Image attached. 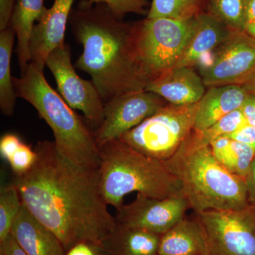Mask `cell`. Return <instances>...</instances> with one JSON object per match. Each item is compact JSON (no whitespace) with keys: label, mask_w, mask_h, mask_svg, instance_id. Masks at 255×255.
I'll return each instance as SVG.
<instances>
[{"label":"cell","mask_w":255,"mask_h":255,"mask_svg":"<svg viewBox=\"0 0 255 255\" xmlns=\"http://www.w3.org/2000/svg\"><path fill=\"white\" fill-rule=\"evenodd\" d=\"M22 206L21 196L14 184L0 191V243L11 233V227Z\"/></svg>","instance_id":"484cf974"},{"label":"cell","mask_w":255,"mask_h":255,"mask_svg":"<svg viewBox=\"0 0 255 255\" xmlns=\"http://www.w3.org/2000/svg\"><path fill=\"white\" fill-rule=\"evenodd\" d=\"M205 233L208 255H255V207L194 213Z\"/></svg>","instance_id":"ba28073f"},{"label":"cell","mask_w":255,"mask_h":255,"mask_svg":"<svg viewBox=\"0 0 255 255\" xmlns=\"http://www.w3.org/2000/svg\"><path fill=\"white\" fill-rule=\"evenodd\" d=\"M0 249L4 255H28L20 248L11 233L2 243H0Z\"/></svg>","instance_id":"836d02e7"},{"label":"cell","mask_w":255,"mask_h":255,"mask_svg":"<svg viewBox=\"0 0 255 255\" xmlns=\"http://www.w3.org/2000/svg\"><path fill=\"white\" fill-rule=\"evenodd\" d=\"M246 184L250 204L255 207V158L246 178Z\"/></svg>","instance_id":"e575fe53"},{"label":"cell","mask_w":255,"mask_h":255,"mask_svg":"<svg viewBox=\"0 0 255 255\" xmlns=\"http://www.w3.org/2000/svg\"><path fill=\"white\" fill-rule=\"evenodd\" d=\"M246 124V120L243 112L241 109H239L228 114L205 130L201 131L193 130L191 135L200 145H210L211 142L218 137L226 136L233 133Z\"/></svg>","instance_id":"d4e9b609"},{"label":"cell","mask_w":255,"mask_h":255,"mask_svg":"<svg viewBox=\"0 0 255 255\" xmlns=\"http://www.w3.org/2000/svg\"><path fill=\"white\" fill-rule=\"evenodd\" d=\"M75 0H55L33 27L30 40L31 63L43 70L48 55L65 44V33Z\"/></svg>","instance_id":"4fadbf2b"},{"label":"cell","mask_w":255,"mask_h":255,"mask_svg":"<svg viewBox=\"0 0 255 255\" xmlns=\"http://www.w3.org/2000/svg\"><path fill=\"white\" fill-rule=\"evenodd\" d=\"M16 0H0V31L9 25Z\"/></svg>","instance_id":"1f68e13d"},{"label":"cell","mask_w":255,"mask_h":255,"mask_svg":"<svg viewBox=\"0 0 255 255\" xmlns=\"http://www.w3.org/2000/svg\"><path fill=\"white\" fill-rule=\"evenodd\" d=\"M22 142L21 138L16 134L6 133L2 135L0 140V154L1 157L8 162Z\"/></svg>","instance_id":"f1b7e54d"},{"label":"cell","mask_w":255,"mask_h":255,"mask_svg":"<svg viewBox=\"0 0 255 255\" xmlns=\"http://www.w3.org/2000/svg\"><path fill=\"white\" fill-rule=\"evenodd\" d=\"M37 159L38 154L34 148L23 142L8 162L14 176H20L28 172L36 163Z\"/></svg>","instance_id":"83f0119b"},{"label":"cell","mask_w":255,"mask_h":255,"mask_svg":"<svg viewBox=\"0 0 255 255\" xmlns=\"http://www.w3.org/2000/svg\"><path fill=\"white\" fill-rule=\"evenodd\" d=\"M244 31L255 38V21L247 23Z\"/></svg>","instance_id":"74e56055"},{"label":"cell","mask_w":255,"mask_h":255,"mask_svg":"<svg viewBox=\"0 0 255 255\" xmlns=\"http://www.w3.org/2000/svg\"><path fill=\"white\" fill-rule=\"evenodd\" d=\"M248 95L242 85L209 87L196 106L193 130H205L228 114L239 110Z\"/></svg>","instance_id":"2e32d148"},{"label":"cell","mask_w":255,"mask_h":255,"mask_svg":"<svg viewBox=\"0 0 255 255\" xmlns=\"http://www.w3.org/2000/svg\"><path fill=\"white\" fill-rule=\"evenodd\" d=\"M196 25V16L188 19L146 17L132 22L134 55L147 85L175 68Z\"/></svg>","instance_id":"8992f818"},{"label":"cell","mask_w":255,"mask_h":255,"mask_svg":"<svg viewBox=\"0 0 255 255\" xmlns=\"http://www.w3.org/2000/svg\"><path fill=\"white\" fill-rule=\"evenodd\" d=\"M160 235L119 227L102 244L106 255H158Z\"/></svg>","instance_id":"ffe728a7"},{"label":"cell","mask_w":255,"mask_h":255,"mask_svg":"<svg viewBox=\"0 0 255 255\" xmlns=\"http://www.w3.org/2000/svg\"><path fill=\"white\" fill-rule=\"evenodd\" d=\"M167 104L159 95L145 90L114 97L105 104L103 123L93 132L96 143L99 147L120 138Z\"/></svg>","instance_id":"8fae6325"},{"label":"cell","mask_w":255,"mask_h":255,"mask_svg":"<svg viewBox=\"0 0 255 255\" xmlns=\"http://www.w3.org/2000/svg\"><path fill=\"white\" fill-rule=\"evenodd\" d=\"M158 255H208L205 233L195 216H185L161 236Z\"/></svg>","instance_id":"ac0fdd59"},{"label":"cell","mask_w":255,"mask_h":255,"mask_svg":"<svg viewBox=\"0 0 255 255\" xmlns=\"http://www.w3.org/2000/svg\"><path fill=\"white\" fill-rule=\"evenodd\" d=\"M164 163L179 180L183 195L194 213L251 205L246 180L225 168L210 145L198 143L191 133Z\"/></svg>","instance_id":"3957f363"},{"label":"cell","mask_w":255,"mask_h":255,"mask_svg":"<svg viewBox=\"0 0 255 255\" xmlns=\"http://www.w3.org/2000/svg\"><path fill=\"white\" fill-rule=\"evenodd\" d=\"M45 0H16L9 25L17 38L16 54L21 73L31 60L30 40L35 22L41 20L47 9Z\"/></svg>","instance_id":"d6986e66"},{"label":"cell","mask_w":255,"mask_h":255,"mask_svg":"<svg viewBox=\"0 0 255 255\" xmlns=\"http://www.w3.org/2000/svg\"><path fill=\"white\" fill-rule=\"evenodd\" d=\"M69 22L83 46L75 68L90 75L104 103L127 92L145 90L147 82L137 66L132 48V23L112 14L105 4L81 0Z\"/></svg>","instance_id":"7a4b0ae2"},{"label":"cell","mask_w":255,"mask_h":255,"mask_svg":"<svg viewBox=\"0 0 255 255\" xmlns=\"http://www.w3.org/2000/svg\"><path fill=\"white\" fill-rule=\"evenodd\" d=\"M247 23L255 21V0H247Z\"/></svg>","instance_id":"d590c367"},{"label":"cell","mask_w":255,"mask_h":255,"mask_svg":"<svg viewBox=\"0 0 255 255\" xmlns=\"http://www.w3.org/2000/svg\"><path fill=\"white\" fill-rule=\"evenodd\" d=\"M34 150L36 163L13 183L23 205L56 235L66 252L82 241L102 246L117 223L101 193L99 169L70 162L54 142H38Z\"/></svg>","instance_id":"6da1fadb"},{"label":"cell","mask_w":255,"mask_h":255,"mask_svg":"<svg viewBox=\"0 0 255 255\" xmlns=\"http://www.w3.org/2000/svg\"><path fill=\"white\" fill-rule=\"evenodd\" d=\"M189 208L184 196L155 199L137 193L135 200L117 210L119 227L136 228L162 236L185 217Z\"/></svg>","instance_id":"7c38bea8"},{"label":"cell","mask_w":255,"mask_h":255,"mask_svg":"<svg viewBox=\"0 0 255 255\" xmlns=\"http://www.w3.org/2000/svg\"><path fill=\"white\" fill-rule=\"evenodd\" d=\"M55 77L58 92L73 110L81 111L92 132L100 128L105 117V103L100 92L92 81L80 78L71 61V50L68 44L53 50L46 61Z\"/></svg>","instance_id":"30bf717a"},{"label":"cell","mask_w":255,"mask_h":255,"mask_svg":"<svg viewBox=\"0 0 255 255\" xmlns=\"http://www.w3.org/2000/svg\"><path fill=\"white\" fill-rule=\"evenodd\" d=\"M241 109L247 124L255 128V94L248 93Z\"/></svg>","instance_id":"d6a6232c"},{"label":"cell","mask_w":255,"mask_h":255,"mask_svg":"<svg viewBox=\"0 0 255 255\" xmlns=\"http://www.w3.org/2000/svg\"><path fill=\"white\" fill-rule=\"evenodd\" d=\"M242 86L248 93L255 94V77L251 80L243 84Z\"/></svg>","instance_id":"8d00e7d4"},{"label":"cell","mask_w":255,"mask_h":255,"mask_svg":"<svg viewBox=\"0 0 255 255\" xmlns=\"http://www.w3.org/2000/svg\"><path fill=\"white\" fill-rule=\"evenodd\" d=\"M247 0H206V12L232 31H244Z\"/></svg>","instance_id":"cb8c5ba5"},{"label":"cell","mask_w":255,"mask_h":255,"mask_svg":"<svg viewBox=\"0 0 255 255\" xmlns=\"http://www.w3.org/2000/svg\"><path fill=\"white\" fill-rule=\"evenodd\" d=\"M206 0H152L146 17L188 19L206 11Z\"/></svg>","instance_id":"603a6c76"},{"label":"cell","mask_w":255,"mask_h":255,"mask_svg":"<svg viewBox=\"0 0 255 255\" xmlns=\"http://www.w3.org/2000/svg\"><path fill=\"white\" fill-rule=\"evenodd\" d=\"M216 159L231 173L246 180L255 151L243 142L228 136L218 137L210 144Z\"/></svg>","instance_id":"44dd1931"},{"label":"cell","mask_w":255,"mask_h":255,"mask_svg":"<svg viewBox=\"0 0 255 255\" xmlns=\"http://www.w3.org/2000/svg\"><path fill=\"white\" fill-rule=\"evenodd\" d=\"M233 31L206 11L198 14L195 31L175 68H194L199 65L205 57L217 49Z\"/></svg>","instance_id":"e0dca14e"},{"label":"cell","mask_w":255,"mask_h":255,"mask_svg":"<svg viewBox=\"0 0 255 255\" xmlns=\"http://www.w3.org/2000/svg\"><path fill=\"white\" fill-rule=\"evenodd\" d=\"M196 106L167 103L119 140L147 157L167 161L192 131Z\"/></svg>","instance_id":"52a82bcc"},{"label":"cell","mask_w":255,"mask_h":255,"mask_svg":"<svg viewBox=\"0 0 255 255\" xmlns=\"http://www.w3.org/2000/svg\"><path fill=\"white\" fill-rule=\"evenodd\" d=\"M11 234L28 255H66L59 238L23 204L13 223Z\"/></svg>","instance_id":"9a60e30c"},{"label":"cell","mask_w":255,"mask_h":255,"mask_svg":"<svg viewBox=\"0 0 255 255\" xmlns=\"http://www.w3.org/2000/svg\"><path fill=\"white\" fill-rule=\"evenodd\" d=\"M65 255H106L102 246L92 241H82L70 248Z\"/></svg>","instance_id":"f546056e"},{"label":"cell","mask_w":255,"mask_h":255,"mask_svg":"<svg viewBox=\"0 0 255 255\" xmlns=\"http://www.w3.org/2000/svg\"><path fill=\"white\" fill-rule=\"evenodd\" d=\"M16 33L9 25L0 31V109L10 117L14 112L17 97L11 74V58Z\"/></svg>","instance_id":"7402d4cb"},{"label":"cell","mask_w":255,"mask_h":255,"mask_svg":"<svg viewBox=\"0 0 255 255\" xmlns=\"http://www.w3.org/2000/svg\"><path fill=\"white\" fill-rule=\"evenodd\" d=\"M0 255H4V253H3L1 249H0Z\"/></svg>","instance_id":"f35d334b"},{"label":"cell","mask_w":255,"mask_h":255,"mask_svg":"<svg viewBox=\"0 0 255 255\" xmlns=\"http://www.w3.org/2000/svg\"><path fill=\"white\" fill-rule=\"evenodd\" d=\"M201 61L199 75L206 87L243 85L255 77V38L233 31Z\"/></svg>","instance_id":"9c48e42d"},{"label":"cell","mask_w":255,"mask_h":255,"mask_svg":"<svg viewBox=\"0 0 255 255\" xmlns=\"http://www.w3.org/2000/svg\"><path fill=\"white\" fill-rule=\"evenodd\" d=\"M226 136L243 142V143L249 145L255 151V128L248 125V124L238 129L236 131L226 135Z\"/></svg>","instance_id":"4dcf8cb0"},{"label":"cell","mask_w":255,"mask_h":255,"mask_svg":"<svg viewBox=\"0 0 255 255\" xmlns=\"http://www.w3.org/2000/svg\"><path fill=\"white\" fill-rule=\"evenodd\" d=\"M206 87L194 68L177 67L150 82L145 90L159 95L171 105L187 106L201 100Z\"/></svg>","instance_id":"5bb4252c"},{"label":"cell","mask_w":255,"mask_h":255,"mask_svg":"<svg viewBox=\"0 0 255 255\" xmlns=\"http://www.w3.org/2000/svg\"><path fill=\"white\" fill-rule=\"evenodd\" d=\"M99 150L100 188L107 205L120 209L125 196L132 192L160 199L184 196L180 183L164 162L142 155L119 139Z\"/></svg>","instance_id":"5b68a950"},{"label":"cell","mask_w":255,"mask_h":255,"mask_svg":"<svg viewBox=\"0 0 255 255\" xmlns=\"http://www.w3.org/2000/svg\"><path fill=\"white\" fill-rule=\"evenodd\" d=\"M91 4L102 3L108 6L112 14L117 18L123 19L127 14H136L147 16L149 0H88Z\"/></svg>","instance_id":"4316f807"},{"label":"cell","mask_w":255,"mask_h":255,"mask_svg":"<svg viewBox=\"0 0 255 255\" xmlns=\"http://www.w3.org/2000/svg\"><path fill=\"white\" fill-rule=\"evenodd\" d=\"M17 97L31 104L53 131L60 154L77 165L99 169L100 150L93 132L46 81L43 70L30 62L20 78H13Z\"/></svg>","instance_id":"277c9868"}]
</instances>
